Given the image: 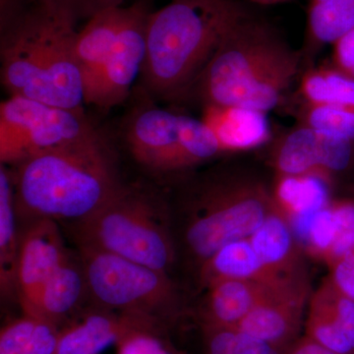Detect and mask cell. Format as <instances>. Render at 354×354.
I'll use <instances>...</instances> for the list:
<instances>
[{"label": "cell", "instance_id": "1", "mask_svg": "<svg viewBox=\"0 0 354 354\" xmlns=\"http://www.w3.org/2000/svg\"><path fill=\"white\" fill-rule=\"evenodd\" d=\"M0 1V72L9 95L84 111L77 23L37 0Z\"/></svg>", "mask_w": 354, "mask_h": 354}, {"label": "cell", "instance_id": "2", "mask_svg": "<svg viewBox=\"0 0 354 354\" xmlns=\"http://www.w3.org/2000/svg\"><path fill=\"white\" fill-rule=\"evenodd\" d=\"M300 68L301 55L272 23L246 6L225 32L189 95L202 106L267 113L283 101Z\"/></svg>", "mask_w": 354, "mask_h": 354}, {"label": "cell", "instance_id": "3", "mask_svg": "<svg viewBox=\"0 0 354 354\" xmlns=\"http://www.w3.org/2000/svg\"><path fill=\"white\" fill-rule=\"evenodd\" d=\"M16 215L26 220H85L122 188L115 156L100 130L14 165Z\"/></svg>", "mask_w": 354, "mask_h": 354}, {"label": "cell", "instance_id": "4", "mask_svg": "<svg viewBox=\"0 0 354 354\" xmlns=\"http://www.w3.org/2000/svg\"><path fill=\"white\" fill-rule=\"evenodd\" d=\"M245 7L241 0H171L153 11L141 74L146 94L169 102L189 95L225 32Z\"/></svg>", "mask_w": 354, "mask_h": 354}, {"label": "cell", "instance_id": "5", "mask_svg": "<svg viewBox=\"0 0 354 354\" xmlns=\"http://www.w3.org/2000/svg\"><path fill=\"white\" fill-rule=\"evenodd\" d=\"M80 248L93 249L167 272L174 248L155 194L140 186L122 188L102 208L74 223Z\"/></svg>", "mask_w": 354, "mask_h": 354}, {"label": "cell", "instance_id": "6", "mask_svg": "<svg viewBox=\"0 0 354 354\" xmlns=\"http://www.w3.org/2000/svg\"><path fill=\"white\" fill-rule=\"evenodd\" d=\"M268 215L269 200L259 186L216 179L198 194L186 245L203 264L221 247L249 239Z\"/></svg>", "mask_w": 354, "mask_h": 354}, {"label": "cell", "instance_id": "7", "mask_svg": "<svg viewBox=\"0 0 354 354\" xmlns=\"http://www.w3.org/2000/svg\"><path fill=\"white\" fill-rule=\"evenodd\" d=\"M80 250L88 291L104 309L158 323L171 310L174 291L167 272L102 251Z\"/></svg>", "mask_w": 354, "mask_h": 354}, {"label": "cell", "instance_id": "8", "mask_svg": "<svg viewBox=\"0 0 354 354\" xmlns=\"http://www.w3.org/2000/svg\"><path fill=\"white\" fill-rule=\"evenodd\" d=\"M97 130L85 111L10 95L0 104V160L2 165H14L86 138Z\"/></svg>", "mask_w": 354, "mask_h": 354}, {"label": "cell", "instance_id": "9", "mask_svg": "<svg viewBox=\"0 0 354 354\" xmlns=\"http://www.w3.org/2000/svg\"><path fill=\"white\" fill-rule=\"evenodd\" d=\"M152 12L148 0L129 6L127 19L113 50L99 75L86 90V104L109 109L127 99L145 64L147 27Z\"/></svg>", "mask_w": 354, "mask_h": 354}, {"label": "cell", "instance_id": "10", "mask_svg": "<svg viewBox=\"0 0 354 354\" xmlns=\"http://www.w3.org/2000/svg\"><path fill=\"white\" fill-rule=\"evenodd\" d=\"M125 142L138 164L153 172L188 167L179 137V113L152 104L137 106L127 118Z\"/></svg>", "mask_w": 354, "mask_h": 354}, {"label": "cell", "instance_id": "11", "mask_svg": "<svg viewBox=\"0 0 354 354\" xmlns=\"http://www.w3.org/2000/svg\"><path fill=\"white\" fill-rule=\"evenodd\" d=\"M354 142L315 128L297 125L279 138L274 162L281 176L329 178L344 171L353 157Z\"/></svg>", "mask_w": 354, "mask_h": 354}, {"label": "cell", "instance_id": "12", "mask_svg": "<svg viewBox=\"0 0 354 354\" xmlns=\"http://www.w3.org/2000/svg\"><path fill=\"white\" fill-rule=\"evenodd\" d=\"M68 258L57 221H32L20 239L16 291L24 314H30L46 281Z\"/></svg>", "mask_w": 354, "mask_h": 354}, {"label": "cell", "instance_id": "13", "mask_svg": "<svg viewBox=\"0 0 354 354\" xmlns=\"http://www.w3.org/2000/svg\"><path fill=\"white\" fill-rule=\"evenodd\" d=\"M148 323L158 324L145 317L111 310L91 312L60 328L55 354H99L116 344L128 330Z\"/></svg>", "mask_w": 354, "mask_h": 354}, {"label": "cell", "instance_id": "14", "mask_svg": "<svg viewBox=\"0 0 354 354\" xmlns=\"http://www.w3.org/2000/svg\"><path fill=\"white\" fill-rule=\"evenodd\" d=\"M307 335L337 354L354 353V300L333 283L320 288L310 304Z\"/></svg>", "mask_w": 354, "mask_h": 354}, {"label": "cell", "instance_id": "15", "mask_svg": "<svg viewBox=\"0 0 354 354\" xmlns=\"http://www.w3.org/2000/svg\"><path fill=\"white\" fill-rule=\"evenodd\" d=\"M209 285L204 325L234 328L254 308L297 285L274 288L241 279H218Z\"/></svg>", "mask_w": 354, "mask_h": 354}, {"label": "cell", "instance_id": "16", "mask_svg": "<svg viewBox=\"0 0 354 354\" xmlns=\"http://www.w3.org/2000/svg\"><path fill=\"white\" fill-rule=\"evenodd\" d=\"M304 305V290L297 286L256 307L234 328L278 348L297 332Z\"/></svg>", "mask_w": 354, "mask_h": 354}, {"label": "cell", "instance_id": "17", "mask_svg": "<svg viewBox=\"0 0 354 354\" xmlns=\"http://www.w3.org/2000/svg\"><path fill=\"white\" fill-rule=\"evenodd\" d=\"M201 120L216 135L223 153L257 148L271 136L266 113L239 106H202Z\"/></svg>", "mask_w": 354, "mask_h": 354}, {"label": "cell", "instance_id": "18", "mask_svg": "<svg viewBox=\"0 0 354 354\" xmlns=\"http://www.w3.org/2000/svg\"><path fill=\"white\" fill-rule=\"evenodd\" d=\"M129 6H113L91 17L78 32L76 57L86 90L99 75L127 19Z\"/></svg>", "mask_w": 354, "mask_h": 354}, {"label": "cell", "instance_id": "19", "mask_svg": "<svg viewBox=\"0 0 354 354\" xmlns=\"http://www.w3.org/2000/svg\"><path fill=\"white\" fill-rule=\"evenodd\" d=\"M203 279L207 283L218 279L256 281L274 288L297 285L277 276L259 259L249 239L230 242L221 247L202 264Z\"/></svg>", "mask_w": 354, "mask_h": 354}, {"label": "cell", "instance_id": "20", "mask_svg": "<svg viewBox=\"0 0 354 354\" xmlns=\"http://www.w3.org/2000/svg\"><path fill=\"white\" fill-rule=\"evenodd\" d=\"M86 290L87 281L83 266L79 267L68 257L46 281L28 315L38 317L62 328L60 325L80 304Z\"/></svg>", "mask_w": 354, "mask_h": 354}, {"label": "cell", "instance_id": "21", "mask_svg": "<svg viewBox=\"0 0 354 354\" xmlns=\"http://www.w3.org/2000/svg\"><path fill=\"white\" fill-rule=\"evenodd\" d=\"M293 234L285 218L269 213L260 227L250 237L254 250L270 270L286 281H293L290 274L295 262Z\"/></svg>", "mask_w": 354, "mask_h": 354}, {"label": "cell", "instance_id": "22", "mask_svg": "<svg viewBox=\"0 0 354 354\" xmlns=\"http://www.w3.org/2000/svg\"><path fill=\"white\" fill-rule=\"evenodd\" d=\"M12 176L8 165L0 167V283L4 292L16 290L19 244L16 234Z\"/></svg>", "mask_w": 354, "mask_h": 354}, {"label": "cell", "instance_id": "23", "mask_svg": "<svg viewBox=\"0 0 354 354\" xmlns=\"http://www.w3.org/2000/svg\"><path fill=\"white\" fill-rule=\"evenodd\" d=\"M274 194L288 220L314 215L330 205L328 180L318 176H281Z\"/></svg>", "mask_w": 354, "mask_h": 354}, {"label": "cell", "instance_id": "24", "mask_svg": "<svg viewBox=\"0 0 354 354\" xmlns=\"http://www.w3.org/2000/svg\"><path fill=\"white\" fill-rule=\"evenodd\" d=\"M354 28V0H310L306 46L309 50L337 39Z\"/></svg>", "mask_w": 354, "mask_h": 354}, {"label": "cell", "instance_id": "25", "mask_svg": "<svg viewBox=\"0 0 354 354\" xmlns=\"http://www.w3.org/2000/svg\"><path fill=\"white\" fill-rule=\"evenodd\" d=\"M60 327L38 317L26 315L0 332V354H55Z\"/></svg>", "mask_w": 354, "mask_h": 354}, {"label": "cell", "instance_id": "26", "mask_svg": "<svg viewBox=\"0 0 354 354\" xmlns=\"http://www.w3.org/2000/svg\"><path fill=\"white\" fill-rule=\"evenodd\" d=\"M302 102L354 109V79L335 68H311L301 76Z\"/></svg>", "mask_w": 354, "mask_h": 354}, {"label": "cell", "instance_id": "27", "mask_svg": "<svg viewBox=\"0 0 354 354\" xmlns=\"http://www.w3.org/2000/svg\"><path fill=\"white\" fill-rule=\"evenodd\" d=\"M297 125L315 128L354 142V109L334 104L302 102L297 109Z\"/></svg>", "mask_w": 354, "mask_h": 354}, {"label": "cell", "instance_id": "28", "mask_svg": "<svg viewBox=\"0 0 354 354\" xmlns=\"http://www.w3.org/2000/svg\"><path fill=\"white\" fill-rule=\"evenodd\" d=\"M179 137L188 167L223 153L216 135L201 118L179 113Z\"/></svg>", "mask_w": 354, "mask_h": 354}, {"label": "cell", "instance_id": "29", "mask_svg": "<svg viewBox=\"0 0 354 354\" xmlns=\"http://www.w3.org/2000/svg\"><path fill=\"white\" fill-rule=\"evenodd\" d=\"M206 354H279L278 348L236 328L204 325Z\"/></svg>", "mask_w": 354, "mask_h": 354}, {"label": "cell", "instance_id": "30", "mask_svg": "<svg viewBox=\"0 0 354 354\" xmlns=\"http://www.w3.org/2000/svg\"><path fill=\"white\" fill-rule=\"evenodd\" d=\"M118 354H176L158 334V324L148 323L128 330L116 342Z\"/></svg>", "mask_w": 354, "mask_h": 354}, {"label": "cell", "instance_id": "31", "mask_svg": "<svg viewBox=\"0 0 354 354\" xmlns=\"http://www.w3.org/2000/svg\"><path fill=\"white\" fill-rule=\"evenodd\" d=\"M332 208L335 221V236L326 259L333 265L354 249V204L342 202L333 205Z\"/></svg>", "mask_w": 354, "mask_h": 354}, {"label": "cell", "instance_id": "32", "mask_svg": "<svg viewBox=\"0 0 354 354\" xmlns=\"http://www.w3.org/2000/svg\"><path fill=\"white\" fill-rule=\"evenodd\" d=\"M51 12L64 16L77 23L91 17L109 7L122 6L124 0H37Z\"/></svg>", "mask_w": 354, "mask_h": 354}, {"label": "cell", "instance_id": "33", "mask_svg": "<svg viewBox=\"0 0 354 354\" xmlns=\"http://www.w3.org/2000/svg\"><path fill=\"white\" fill-rule=\"evenodd\" d=\"M335 221L332 206L326 207L315 214L310 227L306 246L312 252L327 258L334 244Z\"/></svg>", "mask_w": 354, "mask_h": 354}, {"label": "cell", "instance_id": "34", "mask_svg": "<svg viewBox=\"0 0 354 354\" xmlns=\"http://www.w3.org/2000/svg\"><path fill=\"white\" fill-rule=\"evenodd\" d=\"M330 281L339 292L354 300V249L333 264Z\"/></svg>", "mask_w": 354, "mask_h": 354}, {"label": "cell", "instance_id": "35", "mask_svg": "<svg viewBox=\"0 0 354 354\" xmlns=\"http://www.w3.org/2000/svg\"><path fill=\"white\" fill-rule=\"evenodd\" d=\"M333 44V68L354 79V28Z\"/></svg>", "mask_w": 354, "mask_h": 354}, {"label": "cell", "instance_id": "36", "mask_svg": "<svg viewBox=\"0 0 354 354\" xmlns=\"http://www.w3.org/2000/svg\"><path fill=\"white\" fill-rule=\"evenodd\" d=\"M290 354H337L325 346H321L318 342L307 337L304 341L298 342Z\"/></svg>", "mask_w": 354, "mask_h": 354}, {"label": "cell", "instance_id": "37", "mask_svg": "<svg viewBox=\"0 0 354 354\" xmlns=\"http://www.w3.org/2000/svg\"><path fill=\"white\" fill-rule=\"evenodd\" d=\"M245 1L256 4V6H274V4L283 3L288 0H245Z\"/></svg>", "mask_w": 354, "mask_h": 354}, {"label": "cell", "instance_id": "38", "mask_svg": "<svg viewBox=\"0 0 354 354\" xmlns=\"http://www.w3.org/2000/svg\"><path fill=\"white\" fill-rule=\"evenodd\" d=\"M354 354V353H353Z\"/></svg>", "mask_w": 354, "mask_h": 354}]
</instances>
